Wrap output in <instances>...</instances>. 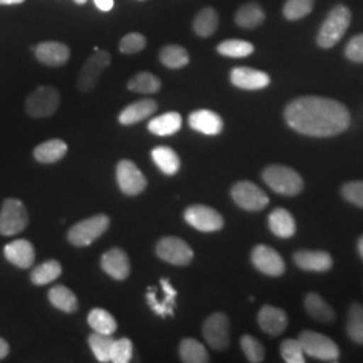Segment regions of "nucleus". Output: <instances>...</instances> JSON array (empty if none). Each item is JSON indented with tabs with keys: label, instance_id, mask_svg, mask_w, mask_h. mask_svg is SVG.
I'll return each mask as SVG.
<instances>
[{
	"label": "nucleus",
	"instance_id": "obj_1",
	"mask_svg": "<svg viewBox=\"0 0 363 363\" xmlns=\"http://www.w3.org/2000/svg\"><path fill=\"white\" fill-rule=\"evenodd\" d=\"M284 116L292 130L313 138L335 136L350 125V113L345 105L319 96L295 99L286 105Z\"/></svg>",
	"mask_w": 363,
	"mask_h": 363
},
{
	"label": "nucleus",
	"instance_id": "obj_2",
	"mask_svg": "<svg viewBox=\"0 0 363 363\" xmlns=\"http://www.w3.org/2000/svg\"><path fill=\"white\" fill-rule=\"evenodd\" d=\"M351 23L350 10L346 6L334 7L323 22L318 34V45L323 49H331L343 38Z\"/></svg>",
	"mask_w": 363,
	"mask_h": 363
},
{
	"label": "nucleus",
	"instance_id": "obj_3",
	"mask_svg": "<svg viewBox=\"0 0 363 363\" xmlns=\"http://www.w3.org/2000/svg\"><path fill=\"white\" fill-rule=\"evenodd\" d=\"M262 179L277 194L294 196L303 190V179L295 169L274 164L264 169Z\"/></svg>",
	"mask_w": 363,
	"mask_h": 363
},
{
	"label": "nucleus",
	"instance_id": "obj_4",
	"mask_svg": "<svg viewBox=\"0 0 363 363\" xmlns=\"http://www.w3.org/2000/svg\"><path fill=\"white\" fill-rule=\"evenodd\" d=\"M109 223L111 220L105 214L93 216L72 226L67 232V240L74 247H88L108 230Z\"/></svg>",
	"mask_w": 363,
	"mask_h": 363
},
{
	"label": "nucleus",
	"instance_id": "obj_5",
	"mask_svg": "<svg viewBox=\"0 0 363 363\" xmlns=\"http://www.w3.org/2000/svg\"><path fill=\"white\" fill-rule=\"evenodd\" d=\"M61 104V94L52 86L42 85L27 96L25 101L26 113L34 118L50 117Z\"/></svg>",
	"mask_w": 363,
	"mask_h": 363
},
{
	"label": "nucleus",
	"instance_id": "obj_6",
	"mask_svg": "<svg viewBox=\"0 0 363 363\" xmlns=\"http://www.w3.org/2000/svg\"><path fill=\"white\" fill-rule=\"evenodd\" d=\"M28 225V213L22 201L7 198L0 210V235L11 237L22 233Z\"/></svg>",
	"mask_w": 363,
	"mask_h": 363
},
{
	"label": "nucleus",
	"instance_id": "obj_7",
	"mask_svg": "<svg viewBox=\"0 0 363 363\" xmlns=\"http://www.w3.org/2000/svg\"><path fill=\"white\" fill-rule=\"evenodd\" d=\"M298 342L304 354L312 358L327 362H337L339 358L337 343L323 334L315 331H303L298 337Z\"/></svg>",
	"mask_w": 363,
	"mask_h": 363
},
{
	"label": "nucleus",
	"instance_id": "obj_8",
	"mask_svg": "<svg viewBox=\"0 0 363 363\" xmlns=\"http://www.w3.org/2000/svg\"><path fill=\"white\" fill-rule=\"evenodd\" d=\"M111 65V54L106 50H97L85 61L77 77V89L79 91H91L96 88L105 69Z\"/></svg>",
	"mask_w": 363,
	"mask_h": 363
},
{
	"label": "nucleus",
	"instance_id": "obj_9",
	"mask_svg": "<svg viewBox=\"0 0 363 363\" xmlns=\"http://www.w3.org/2000/svg\"><path fill=\"white\" fill-rule=\"evenodd\" d=\"M156 255L159 259L179 267L189 265L194 257L191 247L179 237H163L156 245Z\"/></svg>",
	"mask_w": 363,
	"mask_h": 363
},
{
	"label": "nucleus",
	"instance_id": "obj_10",
	"mask_svg": "<svg viewBox=\"0 0 363 363\" xmlns=\"http://www.w3.org/2000/svg\"><path fill=\"white\" fill-rule=\"evenodd\" d=\"M203 337L214 350H226L230 342V323L223 312L211 313L203 323Z\"/></svg>",
	"mask_w": 363,
	"mask_h": 363
},
{
	"label": "nucleus",
	"instance_id": "obj_11",
	"mask_svg": "<svg viewBox=\"0 0 363 363\" xmlns=\"http://www.w3.org/2000/svg\"><path fill=\"white\" fill-rule=\"evenodd\" d=\"M117 184L120 190L128 196L142 194L147 187L143 172L132 160H121L116 167Z\"/></svg>",
	"mask_w": 363,
	"mask_h": 363
},
{
	"label": "nucleus",
	"instance_id": "obj_12",
	"mask_svg": "<svg viewBox=\"0 0 363 363\" xmlns=\"http://www.w3.org/2000/svg\"><path fill=\"white\" fill-rule=\"evenodd\" d=\"M234 202L247 211H259L269 203V198L257 184L242 181L235 183L232 189Z\"/></svg>",
	"mask_w": 363,
	"mask_h": 363
},
{
	"label": "nucleus",
	"instance_id": "obj_13",
	"mask_svg": "<svg viewBox=\"0 0 363 363\" xmlns=\"http://www.w3.org/2000/svg\"><path fill=\"white\" fill-rule=\"evenodd\" d=\"M184 220L199 232H218L223 226V218L217 210L205 205H194L186 208Z\"/></svg>",
	"mask_w": 363,
	"mask_h": 363
},
{
	"label": "nucleus",
	"instance_id": "obj_14",
	"mask_svg": "<svg viewBox=\"0 0 363 363\" xmlns=\"http://www.w3.org/2000/svg\"><path fill=\"white\" fill-rule=\"evenodd\" d=\"M252 262L259 272L268 276H281L286 272V262L283 257L268 245H257L252 250Z\"/></svg>",
	"mask_w": 363,
	"mask_h": 363
},
{
	"label": "nucleus",
	"instance_id": "obj_15",
	"mask_svg": "<svg viewBox=\"0 0 363 363\" xmlns=\"http://www.w3.org/2000/svg\"><path fill=\"white\" fill-rule=\"evenodd\" d=\"M31 49L35 52V58L43 65L60 67L70 60V49L64 42L45 40Z\"/></svg>",
	"mask_w": 363,
	"mask_h": 363
},
{
	"label": "nucleus",
	"instance_id": "obj_16",
	"mask_svg": "<svg viewBox=\"0 0 363 363\" xmlns=\"http://www.w3.org/2000/svg\"><path fill=\"white\" fill-rule=\"evenodd\" d=\"M230 81L235 88L245 91H259L269 85L271 78L257 69H252L247 66L234 67L230 72Z\"/></svg>",
	"mask_w": 363,
	"mask_h": 363
},
{
	"label": "nucleus",
	"instance_id": "obj_17",
	"mask_svg": "<svg viewBox=\"0 0 363 363\" xmlns=\"http://www.w3.org/2000/svg\"><path fill=\"white\" fill-rule=\"evenodd\" d=\"M101 268L115 280H125L130 272V262L127 253L120 247H112L101 257Z\"/></svg>",
	"mask_w": 363,
	"mask_h": 363
},
{
	"label": "nucleus",
	"instance_id": "obj_18",
	"mask_svg": "<svg viewBox=\"0 0 363 363\" xmlns=\"http://www.w3.org/2000/svg\"><path fill=\"white\" fill-rule=\"evenodd\" d=\"M3 253L9 262H11L21 269H28L30 267H33L35 261V249L33 244L25 238L15 240L13 242L7 244L3 247Z\"/></svg>",
	"mask_w": 363,
	"mask_h": 363
},
{
	"label": "nucleus",
	"instance_id": "obj_19",
	"mask_svg": "<svg viewBox=\"0 0 363 363\" xmlns=\"http://www.w3.org/2000/svg\"><path fill=\"white\" fill-rule=\"evenodd\" d=\"M160 284L164 292V300L159 301V298H156V291L154 286L148 288L147 292V301L148 306L151 307V310L155 312L156 315L166 318V316H172L174 315V308L177 304V295L178 292L174 289V286H171L169 279H162Z\"/></svg>",
	"mask_w": 363,
	"mask_h": 363
},
{
	"label": "nucleus",
	"instance_id": "obj_20",
	"mask_svg": "<svg viewBox=\"0 0 363 363\" xmlns=\"http://www.w3.org/2000/svg\"><path fill=\"white\" fill-rule=\"evenodd\" d=\"M259 328L268 335H280L286 331L288 316L286 312L273 306H264L259 312Z\"/></svg>",
	"mask_w": 363,
	"mask_h": 363
},
{
	"label": "nucleus",
	"instance_id": "obj_21",
	"mask_svg": "<svg viewBox=\"0 0 363 363\" xmlns=\"http://www.w3.org/2000/svg\"><path fill=\"white\" fill-rule=\"evenodd\" d=\"M294 261L300 269L312 272H327L333 267L331 256L323 250H298Z\"/></svg>",
	"mask_w": 363,
	"mask_h": 363
},
{
	"label": "nucleus",
	"instance_id": "obj_22",
	"mask_svg": "<svg viewBox=\"0 0 363 363\" xmlns=\"http://www.w3.org/2000/svg\"><path fill=\"white\" fill-rule=\"evenodd\" d=\"M189 125L203 135H218L223 130V121L220 115L208 109H198L189 116Z\"/></svg>",
	"mask_w": 363,
	"mask_h": 363
},
{
	"label": "nucleus",
	"instance_id": "obj_23",
	"mask_svg": "<svg viewBox=\"0 0 363 363\" xmlns=\"http://www.w3.org/2000/svg\"><path fill=\"white\" fill-rule=\"evenodd\" d=\"M157 109V104L152 99H145L136 101L133 104L125 106L120 115H118V123L121 125H133L145 118L152 116Z\"/></svg>",
	"mask_w": 363,
	"mask_h": 363
},
{
	"label": "nucleus",
	"instance_id": "obj_24",
	"mask_svg": "<svg viewBox=\"0 0 363 363\" xmlns=\"http://www.w3.org/2000/svg\"><path fill=\"white\" fill-rule=\"evenodd\" d=\"M269 229L274 235L280 238H289L296 232V223L292 214L283 208L273 210L268 218Z\"/></svg>",
	"mask_w": 363,
	"mask_h": 363
},
{
	"label": "nucleus",
	"instance_id": "obj_25",
	"mask_svg": "<svg viewBox=\"0 0 363 363\" xmlns=\"http://www.w3.org/2000/svg\"><path fill=\"white\" fill-rule=\"evenodd\" d=\"M67 152V144L61 139H52L39 144L34 150L35 160L42 164L60 162Z\"/></svg>",
	"mask_w": 363,
	"mask_h": 363
},
{
	"label": "nucleus",
	"instance_id": "obj_26",
	"mask_svg": "<svg viewBox=\"0 0 363 363\" xmlns=\"http://www.w3.org/2000/svg\"><path fill=\"white\" fill-rule=\"evenodd\" d=\"M152 160L159 169L166 175H175L181 169V159L178 154L166 145L156 147L151 152Z\"/></svg>",
	"mask_w": 363,
	"mask_h": 363
},
{
	"label": "nucleus",
	"instance_id": "obj_27",
	"mask_svg": "<svg viewBox=\"0 0 363 363\" xmlns=\"http://www.w3.org/2000/svg\"><path fill=\"white\" fill-rule=\"evenodd\" d=\"M181 128L182 116L178 112L163 113L148 123V130L157 136H171Z\"/></svg>",
	"mask_w": 363,
	"mask_h": 363
},
{
	"label": "nucleus",
	"instance_id": "obj_28",
	"mask_svg": "<svg viewBox=\"0 0 363 363\" xmlns=\"http://www.w3.org/2000/svg\"><path fill=\"white\" fill-rule=\"evenodd\" d=\"M52 307L65 313H73L78 310V298L73 291L65 286H52L48 294Z\"/></svg>",
	"mask_w": 363,
	"mask_h": 363
},
{
	"label": "nucleus",
	"instance_id": "obj_29",
	"mask_svg": "<svg viewBox=\"0 0 363 363\" xmlns=\"http://www.w3.org/2000/svg\"><path fill=\"white\" fill-rule=\"evenodd\" d=\"M218 23H220V16L217 11L211 7H205L195 15L193 28L198 37L208 38L217 31Z\"/></svg>",
	"mask_w": 363,
	"mask_h": 363
},
{
	"label": "nucleus",
	"instance_id": "obj_30",
	"mask_svg": "<svg viewBox=\"0 0 363 363\" xmlns=\"http://www.w3.org/2000/svg\"><path fill=\"white\" fill-rule=\"evenodd\" d=\"M265 21V13L256 1H250L238 9L235 13V23L242 28H256Z\"/></svg>",
	"mask_w": 363,
	"mask_h": 363
},
{
	"label": "nucleus",
	"instance_id": "obj_31",
	"mask_svg": "<svg viewBox=\"0 0 363 363\" xmlns=\"http://www.w3.org/2000/svg\"><path fill=\"white\" fill-rule=\"evenodd\" d=\"M306 310L310 316L322 323H331L335 319V312L318 294H308L304 298Z\"/></svg>",
	"mask_w": 363,
	"mask_h": 363
},
{
	"label": "nucleus",
	"instance_id": "obj_32",
	"mask_svg": "<svg viewBox=\"0 0 363 363\" xmlns=\"http://www.w3.org/2000/svg\"><path fill=\"white\" fill-rule=\"evenodd\" d=\"M62 274V267L57 259H48L33 269L30 280L34 286H48Z\"/></svg>",
	"mask_w": 363,
	"mask_h": 363
},
{
	"label": "nucleus",
	"instance_id": "obj_33",
	"mask_svg": "<svg viewBox=\"0 0 363 363\" xmlns=\"http://www.w3.org/2000/svg\"><path fill=\"white\" fill-rule=\"evenodd\" d=\"M88 323L94 333L105 335H113L116 333V319L113 318V315L103 308H93L88 315Z\"/></svg>",
	"mask_w": 363,
	"mask_h": 363
},
{
	"label": "nucleus",
	"instance_id": "obj_34",
	"mask_svg": "<svg viewBox=\"0 0 363 363\" xmlns=\"http://www.w3.org/2000/svg\"><path fill=\"white\" fill-rule=\"evenodd\" d=\"M159 60L169 69H182L190 62L189 52L179 45H167L159 52Z\"/></svg>",
	"mask_w": 363,
	"mask_h": 363
},
{
	"label": "nucleus",
	"instance_id": "obj_35",
	"mask_svg": "<svg viewBox=\"0 0 363 363\" xmlns=\"http://www.w3.org/2000/svg\"><path fill=\"white\" fill-rule=\"evenodd\" d=\"M179 355L182 362L206 363L208 362V354L202 343L193 337L183 339L179 345Z\"/></svg>",
	"mask_w": 363,
	"mask_h": 363
},
{
	"label": "nucleus",
	"instance_id": "obj_36",
	"mask_svg": "<svg viewBox=\"0 0 363 363\" xmlns=\"http://www.w3.org/2000/svg\"><path fill=\"white\" fill-rule=\"evenodd\" d=\"M127 88L135 93L142 94H155L160 91L162 82L156 77L155 74L150 72H140L130 78L127 84Z\"/></svg>",
	"mask_w": 363,
	"mask_h": 363
},
{
	"label": "nucleus",
	"instance_id": "obj_37",
	"mask_svg": "<svg viewBox=\"0 0 363 363\" xmlns=\"http://www.w3.org/2000/svg\"><path fill=\"white\" fill-rule=\"evenodd\" d=\"M217 52L229 58H245L255 52V46L242 39H228L217 46Z\"/></svg>",
	"mask_w": 363,
	"mask_h": 363
},
{
	"label": "nucleus",
	"instance_id": "obj_38",
	"mask_svg": "<svg viewBox=\"0 0 363 363\" xmlns=\"http://www.w3.org/2000/svg\"><path fill=\"white\" fill-rule=\"evenodd\" d=\"M115 339L112 335H105L100 333H93L88 343L91 346V351L99 362H111V352H112V346H113Z\"/></svg>",
	"mask_w": 363,
	"mask_h": 363
},
{
	"label": "nucleus",
	"instance_id": "obj_39",
	"mask_svg": "<svg viewBox=\"0 0 363 363\" xmlns=\"http://www.w3.org/2000/svg\"><path fill=\"white\" fill-rule=\"evenodd\" d=\"M347 333L355 343L363 345V306L359 303H352L349 308Z\"/></svg>",
	"mask_w": 363,
	"mask_h": 363
},
{
	"label": "nucleus",
	"instance_id": "obj_40",
	"mask_svg": "<svg viewBox=\"0 0 363 363\" xmlns=\"http://www.w3.org/2000/svg\"><path fill=\"white\" fill-rule=\"evenodd\" d=\"M315 0H286L283 13L288 21H298L310 15Z\"/></svg>",
	"mask_w": 363,
	"mask_h": 363
},
{
	"label": "nucleus",
	"instance_id": "obj_41",
	"mask_svg": "<svg viewBox=\"0 0 363 363\" xmlns=\"http://www.w3.org/2000/svg\"><path fill=\"white\" fill-rule=\"evenodd\" d=\"M241 347L244 354L247 355V361L252 363H259L265 358L264 346L259 343L256 337L252 335H244L241 337Z\"/></svg>",
	"mask_w": 363,
	"mask_h": 363
},
{
	"label": "nucleus",
	"instance_id": "obj_42",
	"mask_svg": "<svg viewBox=\"0 0 363 363\" xmlns=\"http://www.w3.org/2000/svg\"><path fill=\"white\" fill-rule=\"evenodd\" d=\"M147 46V39L140 33H130L120 39L118 50L123 54H138Z\"/></svg>",
	"mask_w": 363,
	"mask_h": 363
},
{
	"label": "nucleus",
	"instance_id": "obj_43",
	"mask_svg": "<svg viewBox=\"0 0 363 363\" xmlns=\"http://www.w3.org/2000/svg\"><path fill=\"white\" fill-rule=\"evenodd\" d=\"M133 354V345L128 337L115 339L112 352H111V362L128 363Z\"/></svg>",
	"mask_w": 363,
	"mask_h": 363
},
{
	"label": "nucleus",
	"instance_id": "obj_44",
	"mask_svg": "<svg viewBox=\"0 0 363 363\" xmlns=\"http://www.w3.org/2000/svg\"><path fill=\"white\" fill-rule=\"evenodd\" d=\"M280 352L283 359L288 363H304V350L296 339H286L281 346Z\"/></svg>",
	"mask_w": 363,
	"mask_h": 363
},
{
	"label": "nucleus",
	"instance_id": "obj_45",
	"mask_svg": "<svg viewBox=\"0 0 363 363\" xmlns=\"http://www.w3.org/2000/svg\"><path fill=\"white\" fill-rule=\"evenodd\" d=\"M343 196L359 208H363V181L349 182L342 189Z\"/></svg>",
	"mask_w": 363,
	"mask_h": 363
},
{
	"label": "nucleus",
	"instance_id": "obj_46",
	"mask_svg": "<svg viewBox=\"0 0 363 363\" xmlns=\"http://www.w3.org/2000/svg\"><path fill=\"white\" fill-rule=\"evenodd\" d=\"M346 57L352 62H363V34L355 35L346 46Z\"/></svg>",
	"mask_w": 363,
	"mask_h": 363
},
{
	"label": "nucleus",
	"instance_id": "obj_47",
	"mask_svg": "<svg viewBox=\"0 0 363 363\" xmlns=\"http://www.w3.org/2000/svg\"><path fill=\"white\" fill-rule=\"evenodd\" d=\"M96 7L103 11V13H109L115 7V0H93Z\"/></svg>",
	"mask_w": 363,
	"mask_h": 363
},
{
	"label": "nucleus",
	"instance_id": "obj_48",
	"mask_svg": "<svg viewBox=\"0 0 363 363\" xmlns=\"http://www.w3.org/2000/svg\"><path fill=\"white\" fill-rule=\"evenodd\" d=\"M9 352H10V345L7 343L6 339L0 337V361L3 358H6L9 355Z\"/></svg>",
	"mask_w": 363,
	"mask_h": 363
},
{
	"label": "nucleus",
	"instance_id": "obj_49",
	"mask_svg": "<svg viewBox=\"0 0 363 363\" xmlns=\"http://www.w3.org/2000/svg\"><path fill=\"white\" fill-rule=\"evenodd\" d=\"M26 0H0L1 6H13V4H22Z\"/></svg>",
	"mask_w": 363,
	"mask_h": 363
},
{
	"label": "nucleus",
	"instance_id": "obj_50",
	"mask_svg": "<svg viewBox=\"0 0 363 363\" xmlns=\"http://www.w3.org/2000/svg\"><path fill=\"white\" fill-rule=\"evenodd\" d=\"M358 250H359V255L363 259V237H361L359 241H358Z\"/></svg>",
	"mask_w": 363,
	"mask_h": 363
},
{
	"label": "nucleus",
	"instance_id": "obj_51",
	"mask_svg": "<svg viewBox=\"0 0 363 363\" xmlns=\"http://www.w3.org/2000/svg\"><path fill=\"white\" fill-rule=\"evenodd\" d=\"M86 1H88V0H74V3L78 4V6H84Z\"/></svg>",
	"mask_w": 363,
	"mask_h": 363
}]
</instances>
